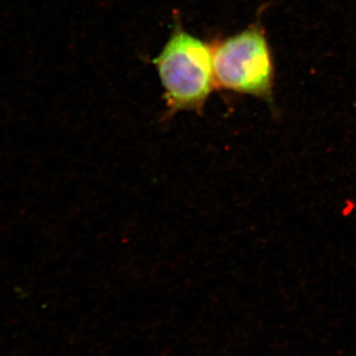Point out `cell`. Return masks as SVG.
I'll use <instances>...</instances> for the list:
<instances>
[{
  "mask_svg": "<svg viewBox=\"0 0 356 356\" xmlns=\"http://www.w3.org/2000/svg\"><path fill=\"white\" fill-rule=\"evenodd\" d=\"M170 116L178 111L200 113L216 86L212 46L175 26L165 48L154 60Z\"/></svg>",
  "mask_w": 356,
  "mask_h": 356,
  "instance_id": "6da1fadb",
  "label": "cell"
},
{
  "mask_svg": "<svg viewBox=\"0 0 356 356\" xmlns=\"http://www.w3.org/2000/svg\"><path fill=\"white\" fill-rule=\"evenodd\" d=\"M213 70L216 86L254 96L273 106V55L261 26L212 46Z\"/></svg>",
  "mask_w": 356,
  "mask_h": 356,
  "instance_id": "7a4b0ae2",
  "label": "cell"
}]
</instances>
